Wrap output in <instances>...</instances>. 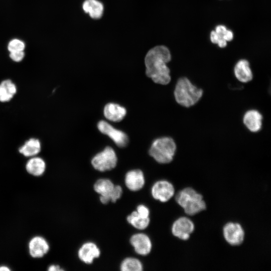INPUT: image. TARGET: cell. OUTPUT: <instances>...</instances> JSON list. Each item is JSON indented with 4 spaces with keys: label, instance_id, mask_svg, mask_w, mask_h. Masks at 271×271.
<instances>
[{
    "label": "cell",
    "instance_id": "cell-1",
    "mask_svg": "<svg viewBox=\"0 0 271 271\" xmlns=\"http://www.w3.org/2000/svg\"><path fill=\"white\" fill-rule=\"evenodd\" d=\"M171 59V53L165 46H157L150 49L145 58L147 76L156 83L168 84L171 76L167 64Z\"/></svg>",
    "mask_w": 271,
    "mask_h": 271
},
{
    "label": "cell",
    "instance_id": "cell-2",
    "mask_svg": "<svg viewBox=\"0 0 271 271\" xmlns=\"http://www.w3.org/2000/svg\"><path fill=\"white\" fill-rule=\"evenodd\" d=\"M203 93V90L193 85L188 78L182 77L176 84L174 96L179 104L189 107L199 101Z\"/></svg>",
    "mask_w": 271,
    "mask_h": 271
},
{
    "label": "cell",
    "instance_id": "cell-3",
    "mask_svg": "<svg viewBox=\"0 0 271 271\" xmlns=\"http://www.w3.org/2000/svg\"><path fill=\"white\" fill-rule=\"evenodd\" d=\"M175 199L177 203L183 208L185 213L189 215H194L206 208L202 195L191 187L185 188L179 191Z\"/></svg>",
    "mask_w": 271,
    "mask_h": 271
},
{
    "label": "cell",
    "instance_id": "cell-4",
    "mask_svg": "<svg viewBox=\"0 0 271 271\" xmlns=\"http://www.w3.org/2000/svg\"><path fill=\"white\" fill-rule=\"evenodd\" d=\"M176 151V145L174 140L166 137L154 141L149 150V154L158 163L167 164L173 160Z\"/></svg>",
    "mask_w": 271,
    "mask_h": 271
},
{
    "label": "cell",
    "instance_id": "cell-5",
    "mask_svg": "<svg viewBox=\"0 0 271 271\" xmlns=\"http://www.w3.org/2000/svg\"><path fill=\"white\" fill-rule=\"evenodd\" d=\"M117 162V158L114 151L111 147H107L92 158L91 164L95 170L104 172L114 169Z\"/></svg>",
    "mask_w": 271,
    "mask_h": 271
},
{
    "label": "cell",
    "instance_id": "cell-6",
    "mask_svg": "<svg viewBox=\"0 0 271 271\" xmlns=\"http://www.w3.org/2000/svg\"><path fill=\"white\" fill-rule=\"evenodd\" d=\"M175 189L171 183L166 180L155 182L151 189L153 197L162 202L169 201L174 195Z\"/></svg>",
    "mask_w": 271,
    "mask_h": 271
},
{
    "label": "cell",
    "instance_id": "cell-7",
    "mask_svg": "<svg viewBox=\"0 0 271 271\" xmlns=\"http://www.w3.org/2000/svg\"><path fill=\"white\" fill-rule=\"evenodd\" d=\"M97 127L100 132L110 137L118 147L123 148L127 146L128 138L123 131L114 128L104 120L100 121Z\"/></svg>",
    "mask_w": 271,
    "mask_h": 271
},
{
    "label": "cell",
    "instance_id": "cell-8",
    "mask_svg": "<svg viewBox=\"0 0 271 271\" xmlns=\"http://www.w3.org/2000/svg\"><path fill=\"white\" fill-rule=\"evenodd\" d=\"M223 233L225 240L230 245H239L243 241L244 231L238 223L226 224L223 228Z\"/></svg>",
    "mask_w": 271,
    "mask_h": 271
},
{
    "label": "cell",
    "instance_id": "cell-9",
    "mask_svg": "<svg viewBox=\"0 0 271 271\" xmlns=\"http://www.w3.org/2000/svg\"><path fill=\"white\" fill-rule=\"evenodd\" d=\"M194 228V224L190 219L182 217L175 221L171 230L174 236L180 239L186 240L189 239Z\"/></svg>",
    "mask_w": 271,
    "mask_h": 271
},
{
    "label": "cell",
    "instance_id": "cell-10",
    "mask_svg": "<svg viewBox=\"0 0 271 271\" xmlns=\"http://www.w3.org/2000/svg\"><path fill=\"white\" fill-rule=\"evenodd\" d=\"M130 243L137 253L147 255L152 250V244L150 237L143 233L132 235L130 238Z\"/></svg>",
    "mask_w": 271,
    "mask_h": 271
},
{
    "label": "cell",
    "instance_id": "cell-11",
    "mask_svg": "<svg viewBox=\"0 0 271 271\" xmlns=\"http://www.w3.org/2000/svg\"><path fill=\"white\" fill-rule=\"evenodd\" d=\"M100 255V250L97 245L92 242L83 244L78 251L79 258L84 263L91 264L95 258Z\"/></svg>",
    "mask_w": 271,
    "mask_h": 271
},
{
    "label": "cell",
    "instance_id": "cell-12",
    "mask_svg": "<svg viewBox=\"0 0 271 271\" xmlns=\"http://www.w3.org/2000/svg\"><path fill=\"white\" fill-rule=\"evenodd\" d=\"M124 183L126 187L130 191L140 190L143 188L145 183L143 172L139 169L127 172L125 176Z\"/></svg>",
    "mask_w": 271,
    "mask_h": 271
},
{
    "label": "cell",
    "instance_id": "cell-13",
    "mask_svg": "<svg viewBox=\"0 0 271 271\" xmlns=\"http://www.w3.org/2000/svg\"><path fill=\"white\" fill-rule=\"evenodd\" d=\"M114 184L109 179H100L94 184V191L100 195L99 200L104 204L110 201V195L114 187Z\"/></svg>",
    "mask_w": 271,
    "mask_h": 271
},
{
    "label": "cell",
    "instance_id": "cell-14",
    "mask_svg": "<svg viewBox=\"0 0 271 271\" xmlns=\"http://www.w3.org/2000/svg\"><path fill=\"white\" fill-rule=\"evenodd\" d=\"M28 247L29 253L32 257L40 258L48 252L50 246L44 237L36 236L30 240Z\"/></svg>",
    "mask_w": 271,
    "mask_h": 271
},
{
    "label": "cell",
    "instance_id": "cell-15",
    "mask_svg": "<svg viewBox=\"0 0 271 271\" xmlns=\"http://www.w3.org/2000/svg\"><path fill=\"white\" fill-rule=\"evenodd\" d=\"M233 38V34L231 30H228L223 25H218L215 31L210 33V40L214 44H217L220 48H224L227 45V42L231 41Z\"/></svg>",
    "mask_w": 271,
    "mask_h": 271
},
{
    "label": "cell",
    "instance_id": "cell-16",
    "mask_svg": "<svg viewBox=\"0 0 271 271\" xmlns=\"http://www.w3.org/2000/svg\"><path fill=\"white\" fill-rule=\"evenodd\" d=\"M262 115L257 110H247L243 117V122L247 128L251 132H256L262 127Z\"/></svg>",
    "mask_w": 271,
    "mask_h": 271
},
{
    "label": "cell",
    "instance_id": "cell-17",
    "mask_svg": "<svg viewBox=\"0 0 271 271\" xmlns=\"http://www.w3.org/2000/svg\"><path fill=\"white\" fill-rule=\"evenodd\" d=\"M234 73L236 78L241 82L247 83L253 78L252 71L248 61L241 59L235 64Z\"/></svg>",
    "mask_w": 271,
    "mask_h": 271
},
{
    "label": "cell",
    "instance_id": "cell-18",
    "mask_svg": "<svg viewBox=\"0 0 271 271\" xmlns=\"http://www.w3.org/2000/svg\"><path fill=\"white\" fill-rule=\"evenodd\" d=\"M126 113L125 108L117 104L109 103L104 108V115L108 120L118 122L121 121Z\"/></svg>",
    "mask_w": 271,
    "mask_h": 271
},
{
    "label": "cell",
    "instance_id": "cell-19",
    "mask_svg": "<svg viewBox=\"0 0 271 271\" xmlns=\"http://www.w3.org/2000/svg\"><path fill=\"white\" fill-rule=\"evenodd\" d=\"M84 12L94 19L100 18L103 12V4L97 0H85L82 4Z\"/></svg>",
    "mask_w": 271,
    "mask_h": 271
},
{
    "label": "cell",
    "instance_id": "cell-20",
    "mask_svg": "<svg viewBox=\"0 0 271 271\" xmlns=\"http://www.w3.org/2000/svg\"><path fill=\"white\" fill-rule=\"evenodd\" d=\"M46 165L44 160L37 157H33L29 159L26 165L28 173L34 176L42 175L46 170Z\"/></svg>",
    "mask_w": 271,
    "mask_h": 271
},
{
    "label": "cell",
    "instance_id": "cell-21",
    "mask_svg": "<svg viewBox=\"0 0 271 271\" xmlns=\"http://www.w3.org/2000/svg\"><path fill=\"white\" fill-rule=\"evenodd\" d=\"M41 149L40 142L38 139L32 138L26 142L19 149V152L25 157H33L39 153Z\"/></svg>",
    "mask_w": 271,
    "mask_h": 271
},
{
    "label": "cell",
    "instance_id": "cell-22",
    "mask_svg": "<svg viewBox=\"0 0 271 271\" xmlns=\"http://www.w3.org/2000/svg\"><path fill=\"white\" fill-rule=\"evenodd\" d=\"M16 92V86L11 80H3L0 84V101H10Z\"/></svg>",
    "mask_w": 271,
    "mask_h": 271
},
{
    "label": "cell",
    "instance_id": "cell-23",
    "mask_svg": "<svg viewBox=\"0 0 271 271\" xmlns=\"http://www.w3.org/2000/svg\"><path fill=\"white\" fill-rule=\"evenodd\" d=\"M127 221L133 227L139 230H144L148 227L150 218H143L139 216L136 211L131 212L126 218Z\"/></svg>",
    "mask_w": 271,
    "mask_h": 271
},
{
    "label": "cell",
    "instance_id": "cell-24",
    "mask_svg": "<svg viewBox=\"0 0 271 271\" xmlns=\"http://www.w3.org/2000/svg\"><path fill=\"white\" fill-rule=\"evenodd\" d=\"M120 269L121 271H142L143 266L138 259L129 257L124 258L120 263Z\"/></svg>",
    "mask_w": 271,
    "mask_h": 271
},
{
    "label": "cell",
    "instance_id": "cell-25",
    "mask_svg": "<svg viewBox=\"0 0 271 271\" xmlns=\"http://www.w3.org/2000/svg\"><path fill=\"white\" fill-rule=\"evenodd\" d=\"M26 48L25 42L17 38L12 39L9 42L7 45V49L9 52H15L23 51Z\"/></svg>",
    "mask_w": 271,
    "mask_h": 271
},
{
    "label": "cell",
    "instance_id": "cell-26",
    "mask_svg": "<svg viewBox=\"0 0 271 271\" xmlns=\"http://www.w3.org/2000/svg\"><path fill=\"white\" fill-rule=\"evenodd\" d=\"M122 194V189L119 185H114L110 195V201L115 203Z\"/></svg>",
    "mask_w": 271,
    "mask_h": 271
},
{
    "label": "cell",
    "instance_id": "cell-27",
    "mask_svg": "<svg viewBox=\"0 0 271 271\" xmlns=\"http://www.w3.org/2000/svg\"><path fill=\"white\" fill-rule=\"evenodd\" d=\"M10 59L13 62L18 63L22 62L25 56V51L10 52L9 54Z\"/></svg>",
    "mask_w": 271,
    "mask_h": 271
},
{
    "label": "cell",
    "instance_id": "cell-28",
    "mask_svg": "<svg viewBox=\"0 0 271 271\" xmlns=\"http://www.w3.org/2000/svg\"><path fill=\"white\" fill-rule=\"evenodd\" d=\"M136 211L138 215L143 218H146L149 217V209L143 204L138 205Z\"/></svg>",
    "mask_w": 271,
    "mask_h": 271
},
{
    "label": "cell",
    "instance_id": "cell-29",
    "mask_svg": "<svg viewBox=\"0 0 271 271\" xmlns=\"http://www.w3.org/2000/svg\"><path fill=\"white\" fill-rule=\"evenodd\" d=\"M49 271H63V269L61 268L58 265L53 264L50 265L48 268Z\"/></svg>",
    "mask_w": 271,
    "mask_h": 271
},
{
    "label": "cell",
    "instance_id": "cell-30",
    "mask_svg": "<svg viewBox=\"0 0 271 271\" xmlns=\"http://www.w3.org/2000/svg\"><path fill=\"white\" fill-rule=\"evenodd\" d=\"M10 268L5 265H2L0 266V271H9Z\"/></svg>",
    "mask_w": 271,
    "mask_h": 271
}]
</instances>
